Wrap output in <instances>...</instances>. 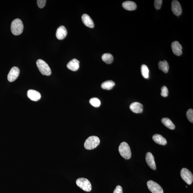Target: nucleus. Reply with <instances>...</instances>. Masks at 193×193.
<instances>
[{
	"label": "nucleus",
	"mask_w": 193,
	"mask_h": 193,
	"mask_svg": "<svg viewBox=\"0 0 193 193\" xmlns=\"http://www.w3.org/2000/svg\"><path fill=\"white\" fill-rule=\"evenodd\" d=\"M24 28L22 22L19 19L13 20L11 25V30L12 34L18 36L22 34Z\"/></svg>",
	"instance_id": "1"
},
{
	"label": "nucleus",
	"mask_w": 193,
	"mask_h": 193,
	"mask_svg": "<svg viewBox=\"0 0 193 193\" xmlns=\"http://www.w3.org/2000/svg\"><path fill=\"white\" fill-rule=\"evenodd\" d=\"M100 142V141L98 137L95 136H91L89 137L85 141L84 147L87 150H93L98 146Z\"/></svg>",
	"instance_id": "2"
},
{
	"label": "nucleus",
	"mask_w": 193,
	"mask_h": 193,
	"mask_svg": "<svg viewBox=\"0 0 193 193\" xmlns=\"http://www.w3.org/2000/svg\"><path fill=\"white\" fill-rule=\"evenodd\" d=\"M118 150L121 156L126 159H130L131 157V152L128 143L123 142L119 146Z\"/></svg>",
	"instance_id": "3"
},
{
	"label": "nucleus",
	"mask_w": 193,
	"mask_h": 193,
	"mask_svg": "<svg viewBox=\"0 0 193 193\" xmlns=\"http://www.w3.org/2000/svg\"><path fill=\"white\" fill-rule=\"evenodd\" d=\"M37 65L39 70L43 75H50L51 74V68L43 60L39 59L37 60Z\"/></svg>",
	"instance_id": "4"
},
{
	"label": "nucleus",
	"mask_w": 193,
	"mask_h": 193,
	"mask_svg": "<svg viewBox=\"0 0 193 193\" xmlns=\"http://www.w3.org/2000/svg\"><path fill=\"white\" fill-rule=\"evenodd\" d=\"M76 182L77 185L83 190L88 192L91 191V184L88 179L80 178L77 179Z\"/></svg>",
	"instance_id": "5"
},
{
	"label": "nucleus",
	"mask_w": 193,
	"mask_h": 193,
	"mask_svg": "<svg viewBox=\"0 0 193 193\" xmlns=\"http://www.w3.org/2000/svg\"><path fill=\"white\" fill-rule=\"evenodd\" d=\"M181 176L182 178L187 184H192L193 181V174L190 171L186 168H183L181 171Z\"/></svg>",
	"instance_id": "6"
},
{
	"label": "nucleus",
	"mask_w": 193,
	"mask_h": 193,
	"mask_svg": "<svg viewBox=\"0 0 193 193\" xmlns=\"http://www.w3.org/2000/svg\"><path fill=\"white\" fill-rule=\"evenodd\" d=\"M148 188L152 193H164V190L159 184L154 181L150 180L147 182Z\"/></svg>",
	"instance_id": "7"
},
{
	"label": "nucleus",
	"mask_w": 193,
	"mask_h": 193,
	"mask_svg": "<svg viewBox=\"0 0 193 193\" xmlns=\"http://www.w3.org/2000/svg\"><path fill=\"white\" fill-rule=\"evenodd\" d=\"M20 70L19 68L14 67L10 70L8 75V80L10 82L15 81L19 76Z\"/></svg>",
	"instance_id": "8"
},
{
	"label": "nucleus",
	"mask_w": 193,
	"mask_h": 193,
	"mask_svg": "<svg viewBox=\"0 0 193 193\" xmlns=\"http://www.w3.org/2000/svg\"><path fill=\"white\" fill-rule=\"evenodd\" d=\"M171 9L173 13L176 16H180L182 13V8L180 3L176 0L172 1Z\"/></svg>",
	"instance_id": "9"
},
{
	"label": "nucleus",
	"mask_w": 193,
	"mask_h": 193,
	"mask_svg": "<svg viewBox=\"0 0 193 193\" xmlns=\"http://www.w3.org/2000/svg\"><path fill=\"white\" fill-rule=\"evenodd\" d=\"M146 160L148 165L151 169L154 170H155L156 169L154 156L151 152H148L146 154Z\"/></svg>",
	"instance_id": "10"
},
{
	"label": "nucleus",
	"mask_w": 193,
	"mask_h": 193,
	"mask_svg": "<svg viewBox=\"0 0 193 193\" xmlns=\"http://www.w3.org/2000/svg\"><path fill=\"white\" fill-rule=\"evenodd\" d=\"M171 48L173 52L176 56H179L182 54V47L178 42H174L172 43Z\"/></svg>",
	"instance_id": "11"
},
{
	"label": "nucleus",
	"mask_w": 193,
	"mask_h": 193,
	"mask_svg": "<svg viewBox=\"0 0 193 193\" xmlns=\"http://www.w3.org/2000/svg\"><path fill=\"white\" fill-rule=\"evenodd\" d=\"M27 96L30 100L34 101H37L41 99V94L36 90H30L27 92Z\"/></svg>",
	"instance_id": "12"
},
{
	"label": "nucleus",
	"mask_w": 193,
	"mask_h": 193,
	"mask_svg": "<svg viewBox=\"0 0 193 193\" xmlns=\"http://www.w3.org/2000/svg\"><path fill=\"white\" fill-rule=\"evenodd\" d=\"M130 108L133 113H141L143 110V105L139 102H135L131 104Z\"/></svg>",
	"instance_id": "13"
},
{
	"label": "nucleus",
	"mask_w": 193,
	"mask_h": 193,
	"mask_svg": "<svg viewBox=\"0 0 193 193\" xmlns=\"http://www.w3.org/2000/svg\"><path fill=\"white\" fill-rule=\"evenodd\" d=\"M67 67L72 71H76L80 67V62L76 59L70 60L67 65Z\"/></svg>",
	"instance_id": "14"
},
{
	"label": "nucleus",
	"mask_w": 193,
	"mask_h": 193,
	"mask_svg": "<svg viewBox=\"0 0 193 193\" xmlns=\"http://www.w3.org/2000/svg\"><path fill=\"white\" fill-rule=\"evenodd\" d=\"M67 31L64 26H61L59 27L57 30L56 36L59 40H62L66 37Z\"/></svg>",
	"instance_id": "15"
},
{
	"label": "nucleus",
	"mask_w": 193,
	"mask_h": 193,
	"mask_svg": "<svg viewBox=\"0 0 193 193\" xmlns=\"http://www.w3.org/2000/svg\"><path fill=\"white\" fill-rule=\"evenodd\" d=\"M82 20L85 26L90 28H93L94 27V23L93 20L88 15L85 14L82 15Z\"/></svg>",
	"instance_id": "16"
},
{
	"label": "nucleus",
	"mask_w": 193,
	"mask_h": 193,
	"mask_svg": "<svg viewBox=\"0 0 193 193\" xmlns=\"http://www.w3.org/2000/svg\"><path fill=\"white\" fill-rule=\"evenodd\" d=\"M152 139L156 143L159 145H165L167 143L166 139L162 136L159 134H155L153 136Z\"/></svg>",
	"instance_id": "17"
},
{
	"label": "nucleus",
	"mask_w": 193,
	"mask_h": 193,
	"mask_svg": "<svg viewBox=\"0 0 193 193\" xmlns=\"http://www.w3.org/2000/svg\"><path fill=\"white\" fill-rule=\"evenodd\" d=\"M122 6L124 9L129 11H134L137 8L136 4L132 1H125L122 3Z\"/></svg>",
	"instance_id": "18"
},
{
	"label": "nucleus",
	"mask_w": 193,
	"mask_h": 193,
	"mask_svg": "<svg viewBox=\"0 0 193 193\" xmlns=\"http://www.w3.org/2000/svg\"><path fill=\"white\" fill-rule=\"evenodd\" d=\"M161 122L163 125L168 128L170 130H173L175 128V126L173 123L170 119L167 118H162Z\"/></svg>",
	"instance_id": "19"
},
{
	"label": "nucleus",
	"mask_w": 193,
	"mask_h": 193,
	"mask_svg": "<svg viewBox=\"0 0 193 193\" xmlns=\"http://www.w3.org/2000/svg\"><path fill=\"white\" fill-rule=\"evenodd\" d=\"M159 70H161L164 73L168 72L169 69V65L166 60L159 62Z\"/></svg>",
	"instance_id": "20"
},
{
	"label": "nucleus",
	"mask_w": 193,
	"mask_h": 193,
	"mask_svg": "<svg viewBox=\"0 0 193 193\" xmlns=\"http://www.w3.org/2000/svg\"><path fill=\"white\" fill-rule=\"evenodd\" d=\"M115 85V82L112 80H107L102 83L101 87L103 89L110 90H111Z\"/></svg>",
	"instance_id": "21"
},
{
	"label": "nucleus",
	"mask_w": 193,
	"mask_h": 193,
	"mask_svg": "<svg viewBox=\"0 0 193 193\" xmlns=\"http://www.w3.org/2000/svg\"><path fill=\"white\" fill-rule=\"evenodd\" d=\"M102 60L107 64H110L113 60V57L112 55L110 53L104 54L102 57Z\"/></svg>",
	"instance_id": "22"
},
{
	"label": "nucleus",
	"mask_w": 193,
	"mask_h": 193,
	"mask_svg": "<svg viewBox=\"0 0 193 193\" xmlns=\"http://www.w3.org/2000/svg\"><path fill=\"white\" fill-rule=\"evenodd\" d=\"M141 72L143 77L145 79L149 78V70L146 65H143L141 67Z\"/></svg>",
	"instance_id": "23"
},
{
	"label": "nucleus",
	"mask_w": 193,
	"mask_h": 193,
	"mask_svg": "<svg viewBox=\"0 0 193 193\" xmlns=\"http://www.w3.org/2000/svg\"><path fill=\"white\" fill-rule=\"evenodd\" d=\"M90 103L92 106L95 107H98L101 105V102L99 99L97 98H93L90 99Z\"/></svg>",
	"instance_id": "24"
},
{
	"label": "nucleus",
	"mask_w": 193,
	"mask_h": 193,
	"mask_svg": "<svg viewBox=\"0 0 193 193\" xmlns=\"http://www.w3.org/2000/svg\"><path fill=\"white\" fill-rule=\"evenodd\" d=\"M186 116L188 120L191 123H193V110L192 109H189L188 110L186 113Z\"/></svg>",
	"instance_id": "25"
},
{
	"label": "nucleus",
	"mask_w": 193,
	"mask_h": 193,
	"mask_svg": "<svg viewBox=\"0 0 193 193\" xmlns=\"http://www.w3.org/2000/svg\"><path fill=\"white\" fill-rule=\"evenodd\" d=\"M161 95L162 96L164 97L168 96L169 95V90L166 87V86L162 87L161 89Z\"/></svg>",
	"instance_id": "26"
},
{
	"label": "nucleus",
	"mask_w": 193,
	"mask_h": 193,
	"mask_svg": "<svg viewBox=\"0 0 193 193\" xmlns=\"http://www.w3.org/2000/svg\"><path fill=\"white\" fill-rule=\"evenodd\" d=\"M162 3V0H155L154 1V6L156 9H160Z\"/></svg>",
	"instance_id": "27"
},
{
	"label": "nucleus",
	"mask_w": 193,
	"mask_h": 193,
	"mask_svg": "<svg viewBox=\"0 0 193 193\" xmlns=\"http://www.w3.org/2000/svg\"><path fill=\"white\" fill-rule=\"evenodd\" d=\"M46 1V0H38L37 1V3L38 7L40 8H42L45 6Z\"/></svg>",
	"instance_id": "28"
},
{
	"label": "nucleus",
	"mask_w": 193,
	"mask_h": 193,
	"mask_svg": "<svg viewBox=\"0 0 193 193\" xmlns=\"http://www.w3.org/2000/svg\"><path fill=\"white\" fill-rule=\"evenodd\" d=\"M113 193H123V190L121 186H117L114 190Z\"/></svg>",
	"instance_id": "29"
}]
</instances>
